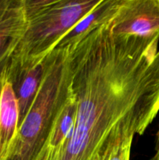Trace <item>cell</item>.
Instances as JSON below:
<instances>
[{
    "label": "cell",
    "mask_w": 159,
    "mask_h": 160,
    "mask_svg": "<svg viewBox=\"0 0 159 160\" xmlns=\"http://www.w3.org/2000/svg\"><path fill=\"white\" fill-rule=\"evenodd\" d=\"M6 69L18 103L20 127L38 92L42 79V62L32 68L20 69L10 67L7 62Z\"/></svg>",
    "instance_id": "6"
},
{
    "label": "cell",
    "mask_w": 159,
    "mask_h": 160,
    "mask_svg": "<svg viewBox=\"0 0 159 160\" xmlns=\"http://www.w3.org/2000/svg\"><path fill=\"white\" fill-rule=\"evenodd\" d=\"M65 53V48H54L42 61V79L38 92L19 127L6 160H36L59 95Z\"/></svg>",
    "instance_id": "3"
},
{
    "label": "cell",
    "mask_w": 159,
    "mask_h": 160,
    "mask_svg": "<svg viewBox=\"0 0 159 160\" xmlns=\"http://www.w3.org/2000/svg\"><path fill=\"white\" fill-rule=\"evenodd\" d=\"M108 24L117 35L159 36V0H122Z\"/></svg>",
    "instance_id": "4"
},
{
    "label": "cell",
    "mask_w": 159,
    "mask_h": 160,
    "mask_svg": "<svg viewBox=\"0 0 159 160\" xmlns=\"http://www.w3.org/2000/svg\"><path fill=\"white\" fill-rule=\"evenodd\" d=\"M101 0H23L26 28L9 58L10 67L39 65L60 39Z\"/></svg>",
    "instance_id": "2"
},
{
    "label": "cell",
    "mask_w": 159,
    "mask_h": 160,
    "mask_svg": "<svg viewBox=\"0 0 159 160\" xmlns=\"http://www.w3.org/2000/svg\"><path fill=\"white\" fill-rule=\"evenodd\" d=\"M5 66V65H4ZM3 68V67H2ZM1 73V71H0ZM0 160H2V145H1V139H0Z\"/></svg>",
    "instance_id": "12"
},
{
    "label": "cell",
    "mask_w": 159,
    "mask_h": 160,
    "mask_svg": "<svg viewBox=\"0 0 159 160\" xmlns=\"http://www.w3.org/2000/svg\"><path fill=\"white\" fill-rule=\"evenodd\" d=\"M11 0H0V21L4 17Z\"/></svg>",
    "instance_id": "10"
},
{
    "label": "cell",
    "mask_w": 159,
    "mask_h": 160,
    "mask_svg": "<svg viewBox=\"0 0 159 160\" xmlns=\"http://www.w3.org/2000/svg\"><path fill=\"white\" fill-rule=\"evenodd\" d=\"M122 0H101L90 13L80 20L62 38L55 48L73 45L90 31L110 21L118 10Z\"/></svg>",
    "instance_id": "8"
},
{
    "label": "cell",
    "mask_w": 159,
    "mask_h": 160,
    "mask_svg": "<svg viewBox=\"0 0 159 160\" xmlns=\"http://www.w3.org/2000/svg\"><path fill=\"white\" fill-rule=\"evenodd\" d=\"M108 23L65 47L76 114L55 160H108L159 112V36L117 35Z\"/></svg>",
    "instance_id": "1"
},
{
    "label": "cell",
    "mask_w": 159,
    "mask_h": 160,
    "mask_svg": "<svg viewBox=\"0 0 159 160\" xmlns=\"http://www.w3.org/2000/svg\"><path fill=\"white\" fill-rule=\"evenodd\" d=\"M8 60H9V59H8ZM8 60H7V61H8ZM7 61H6V62H7ZM6 62H5V63H3V64H2V66H1V67H0V71H1V70H2V67H4V65H5V64H6Z\"/></svg>",
    "instance_id": "13"
},
{
    "label": "cell",
    "mask_w": 159,
    "mask_h": 160,
    "mask_svg": "<svg viewBox=\"0 0 159 160\" xmlns=\"http://www.w3.org/2000/svg\"><path fill=\"white\" fill-rule=\"evenodd\" d=\"M26 28L23 0H11L0 21V67L10 58Z\"/></svg>",
    "instance_id": "7"
},
{
    "label": "cell",
    "mask_w": 159,
    "mask_h": 160,
    "mask_svg": "<svg viewBox=\"0 0 159 160\" xmlns=\"http://www.w3.org/2000/svg\"><path fill=\"white\" fill-rule=\"evenodd\" d=\"M132 143H126L117 148L108 160H129Z\"/></svg>",
    "instance_id": "9"
},
{
    "label": "cell",
    "mask_w": 159,
    "mask_h": 160,
    "mask_svg": "<svg viewBox=\"0 0 159 160\" xmlns=\"http://www.w3.org/2000/svg\"><path fill=\"white\" fill-rule=\"evenodd\" d=\"M6 63L0 73V139L2 160L7 159L15 142L19 128L18 103L12 85L6 73Z\"/></svg>",
    "instance_id": "5"
},
{
    "label": "cell",
    "mask_w": 159,
    "mask_h": 160,
    "mask_svg": "<svg viewBox=\"0 0 159 160\" xmlns=\"http://www.w3.org/2000/svg\"><path fill=\"white\" fill-rule=\"evenodd\" d=\"M151 160H159V130H158V133H157V145H156V153Z\"/></svg>",
    "instance_id": "11"
}]
</instances>
